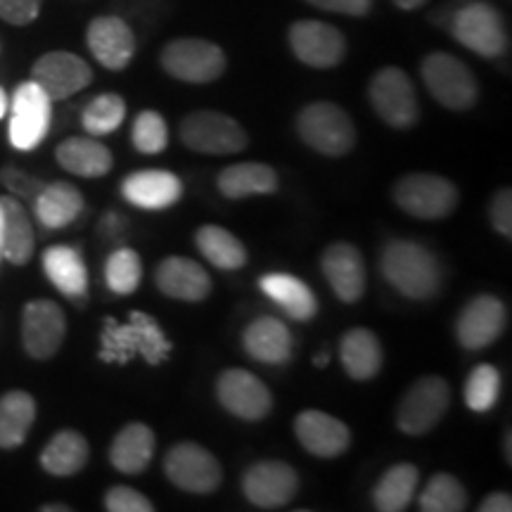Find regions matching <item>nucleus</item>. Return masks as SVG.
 Wrapping results in <instances>:
<instances>
[{
    "label": "nucleus",
    "mask_w": 512,
    "mask_h": 512,
    "mask_svg": "<svg viewBox=\"0 0 512 512\" xmlns=\"http://www.w3.org/2000/svg\"><path fill=\"white\" fill-rule=\"evenodd\" d=\"M320 268L339 302L356 304L366 294V261L358 247L349 242H332L320 256Z\"/></svg>",
    "instance_id": "obj_19"
},
{
    "label": "nucleus",
    "mask_w": 512,
    "mask_h": 512,
    "mask_svg": "<svg viewBox=\"0 0 512 512\" xmlns=\"http://www.w3.org/2000/svg\"><path fill=\"white\" fill-rule=\"evenodd\" d=\"M69 505H43L41 512H69Z\"/></svg>",
    "instance_id": "obj_51"
},
{
    "label": "nucleus",
    "mask_w": 512,
    "mask_h": 512,
    "mask_svg": "<svg viewBox=\"0 0 512 512\" xmlns=\"http://www.w3.org/2000/svg\"><path fill=\"white\" fill-rule=\"evenodd\" d=\"M306 3L325 12H337V15L349 17H366L373 8V0H306Z\"/></svg>",
    "instance_id": "obj_46"
},
{
    "label": "nucleus",
    "mask_w": 512,
    "mask_h": 512,
    "mask_svg": "<svg viewBox=\"0 0 512 512\" xmlns=\"http://www.w3.org/2000/svg\"><path fill=\"white\" fill-rule=\"evenodd\" d=\"M259 290L294 320H311L318 311V299L311 287L290 273L261 275Z\"/></svg>",
    "instance_id": "obj_27"
},
{
    "label": "nucleus",
    "mask_w": 512,
    "mask_h": 512,
    "mask_svg": "<svg viewBox=\"0 0 512 512\" xmlns=\"http://www.w3.org/2000/svg\"><path fill=\"white\" fill-rule=\"evenodd\" d=\"M451 34L460 46L489 60L501 57L508 50L505 22L491 3H467L458 8L451 19Z\"/></svg>",
    "instance_id": "obj_11"
},
{
    "label": "nucleus",
    "mask_w": 512,
    "mask_h": 512,
    "mask_svg": "<svg viewBox=\"0 0 512 512\" xmlns=\"http://www.w3.org/2000/svg\"><path fill=\"white\" fill-rule=\"evenodd\" d=\"M216 188L228 200H245L249 195H273L280 188L273 166L261 162H242L223 169Z\"/></svg>",
    "instance_id": "obj_29"
},
{
    "label": "nucleus",
    "mask_w": 512,
    "mask_h": 512,
    "mask_svg": "<svg viewBox=\"0 0 512 512\" xmlns=\"http://www.w3.org/2000/svg\"><path fill=\"white\" fill-rule=\"evenodd\" d=\"M55 157L64 171L81 178L107 176L114 166L110 147L95 138H67L57 147Z\"/></svg>",
    "instance_id": "obj_30"
},
{
    "label": "nucleus",
    "mask_w": 512,
    "mask_h": 512,
    "mask_svg": "<svg viewBox=\"0 0 512 512\" xmlns=\"http://www.w3.org/2000/svg\"><path fill=\"white\" fill-rule=\"evenodd\" d=\"M36 219L43 228L60 230L74 223L76 216L83 211V195L67 181L46 183L34 200Z\"/></svg>",
    "instance_id": "obj_31"
},
{
    "label": "nucleus",
    "mask_w": 512,
    "mask_h": 512,
    "mask_svg": "<svg viewBox=\"0 0 512 512\" xmlns=\"http://www.w3.org/2000/svg\"><path fill=\"white\" fill-rule=\"evenodd\" d=\"M8 105H10V102H8V95H5L3 88H0V119H3L5 114H8Z\"/></svg>",
    "instance_id": "obj_50"
},
{
    "label": "nucleus",
    "mask_w": 512,
    "mask_h": 512,
    "mask_svg": "<svg viewBox=\"0 0 512 512\" xmlns=\"http://www.w3.org/2000/svg\"><path fill=\"white\" fill-rule=\"evenodd\" d=\"M294 434L311 456L337 458L351 446V432L335 415L316 411H302L294 420Z\"/></svg>",
    "instance_id": "obj_20"
},
{
    "label": "nucleus",
    "mask_w": 512,
    "mask_h": 512,
    "mask_svg": "<svg viewBox=\"0 0 512 512\" xmlns=\"http://www.w3.org/2000/svg\"><path fill=\"white\" fill-rule=\"evenodd\" d=\"M31 81H36L50 100H67L93 81V69L79 55L55 50L38 57L31 69Z\"/></svg>",
    "instance_id": "obj_18"
},
{
    "label": "nucleus",
    "mask_w": 512,
    "mask_h": 512,
    "mask_svg": "<svg viewBox=\"0 0 512 512\" xmlns=\"http://www.w3.org/2000/svg\"><path fill=\"white\" fill-rule=\"evenodd\" d=\"M159 64L169 76L185 83H211L226 72V55L204 38H176L166 43Z\"/></svg>",
    "instance_id": "obj_8"
},
{
    "label": "nucleus",
    "mask_w": 512,
    "mask_h": 512,
    "mask_svg": "<svg viewBox=\"0 0 512 512\" xmlns=\"http://www.w3.org/2000/svg\"><path fill=\"white\" fill-rule=\"evenodd\" d=\"M8 138L15 150L29 152L43 143L53 119V100L36 81L19 83L12 95Z\"/></svg>",
    "instance_id": "obj_5"
},
{
    "label": "nucleus",
    "mask_w": 512,
    "mask_h": 512,
    "mask_svg": "<svg viewBox=\"0 0 512 512\" xmlns=\"http://www.w3.org/2000/svg\"><path fill=\"white\" fill-rule=\"evenodd\" d=\"M140 278H143V264L133 249L121 247L110 254L105 264V283L114 294H131L138 290Z\"/></svg>",
    "instance_id": "obj_40"
},
{
    "label": "nucleus",
    "mask_w": 512,
    "mask_h": 512,
    "mask_svg": "<svg viewBox=\"0 0 512 512\" xmlns=\"http://www.w3.org/2000/svg\"><path fill=\"white\" fill-rule=\"evenodd\" d=\"M418 508L422 512H463L467 508V491L458 477L439 472L422 489Z\"/></svg>",
    "instance_id": "obj_37"
},
{
    "label": "nucleus",
    "mask_w": 512,
    "mask_h": 512,
    "mask_svg": "<svg viewBox=\"0 0 512 512\" xmlns=\"http://www.w3.org/2000/svg\"><path fill=\"white\" fill-rule=\"evenodd\" d=\"M164 472L171 479V484L197 496L214 494L223 482L219 460L195 441H181V444L171 446V451L164 458Z\"/></svg>",
    "instance_id": "obj_12"
},
{
    "label": "nucleus",
    "mask_w": 512,
    "mask_h": 512,
    "mask_svg": "<svg viewBox=\"0 0 512 512\" xmlns=\"http://www.w3.org/2000/svg\"><path fill=\"white\" fill-rule=\"evenodd\" d=\"M422 81L432 98L444 105L446 110L465 112L472 110L479 100V83L477 76L470 72V67L456 55L432 53L420 64Z\"/></svg>",
    "instance_id": "obj_4"
},
{
    "label": "nucleus",
    "mask_w": 512,
    "mask_h": 512,
    "mask_svg": "<svg viewBox=\"0 0 512 512\" xmlns=\"http://www.w3.org/2000/svg\"><path fill=\"white\" fill-rule=\"evenodd\" d=\"M88 458H91V446L86 437L74 430H62L43 448L41 465L55 477H72L86 467Z\"/></svg>",
    "instance_id": "obj_33"
},
{
    "label": "nucleus",
    "mask_w": 512,
    "mask_h": 512,
    "mask_svg": "<svg viewBox=\"0 0 512 512\" xmlns=\"http://www.w3.org/2000/svg\"><path fill=\"white\" fill-rule=\"evenodd\" d=\"M121 195L138 209L159 211L169 209L183 197L181 178L164 169H145L126 176L121 183Z\"/></svg>",
    "instance_id": "obj_22"
},
{
    "label": "nucleus",
    "mask_w": 512,
    "mask_h": 512,
    "mask_svg": "<svg viewBox=\"0 0 512 512\" xmlns=\"http://www.w3.org/2000/svg\"><path fill=\"white\" fill-rule=\"evenodd\" d=\"M36 420L34 396L15 389L0 396V448H19Z\"/></svg>",
    "instance_id": "obj_34"
},
{
    "label": "nucleus",
    "mask_w": 512,
    "mask_h": 512,
    "mask_svg": "<svg viewBox=\"0 0 512 512\" xmlns=\"http://www.w3.org/2000/svg\"><path fill=\"white\" fill-rule=\"evenodd\" d=\"M86 41L95 60L112 72L126 69L136 55V34L121 17L93 19Z\"/></svg>",
    "instance_id": "obj_21"
},
{
    "label": "nucleus",
    "mask_w": 512,
    "mask_h": 512,
    "mask_svg": "<svg viewBox=\"0 0 512 512\" xmlns=\"http://www.w3.org/2000/svg\"><path fill=\"white\" fill-rule=\"evenodd\" d=\"M181 143L200 155H238L249 143L245 128L228 114L200 110L181 121Z\"/></svg>",
    "instance_id": "obj_6"
},
{
    "label": "nucleus",
    "mask_w": 512,
    "mask_h": 512,
    "mask_svg": "<svg viewBox=\"0 0 512 512\" xmlns=\"http://www.w3.org/2000/svg\"><path fill=\"white\" fill-rule=\"evenodd\" d=\"M394 202L415 219L437 221L458 207V188L437 174L403 176L394 185Z\"/></svg>",
    "instance_id": "obj_9"
},
{
    "label": "nucleus",
    "mask_w": 512,
    "mask_h": 512,
    "mask_svg": "<svg viewBox=\"0 0 512 512\" xmlns=\"http://www.w3.org/2000/svg\"><path fill=\"white\" fill-rule=\"evenodd\" d=\"M328 363H330V354H328V349H320L316 356H313V366L316 368H328Z\"/></svg>",
    "instance_id": "obj_49"
},
{
    "label": "nucleus",
    "mask_w": 512,
    "mask_h": 512,
    "mask_svg": "<svg viewBox=\"0 0 512 512\" xmlns=\"http://www.w3.org/2000/svg\"><path fill=\"white\" fill-rule=\"evenodd\" d=\"M242 491L247 501L261 510L285 508L297 496L299 475L283 460H261L242 477Z\"/></svg>",
    "instance_id": "obj_14"
},
{
    "label": "nucleus",
    "mask_w": 512,
    "mask_h": 512,
    "mask_svg": "<svg viewBox=\"0 0 512 512\" xmlns=\"http://www.w3.org/2000/svg\"><path fill=\"white\" fill-rule=\"evenodd\" d=\"M171 342L164 335L162 325L150 313L131 311L126 323H117L114 318L105 320L100 335V361L105 363H131L140 356L150 366H159L171 356Z\"/></svg>",
    "instance_id": "obj_2"
},
{
    "label": "nucleus",
    "mask_w": 512,
    "mask_h": 512,
    "mask_svg": "<svg viewBox=\"0 0 512 512\" xmlns=\"http://www.w3.org/2000/svg\"><path fill=\"white\" fill-rule=\"evenodd\" d=\"M384 280L403 297L425 302L437 297L444 285V266L439 256L415 240H392L380 256Z\"/></svg>",
    "instance_id": "obj_1"
},
{
    "label": "nucleus",
    "mask_w": 512,
    "mask_h": 512,
    "mask_svg": "<svg viewBox=\"0 0 512 512\" xmlns=\"http://www.w3.org/2000/svg\"><path fill=\"white\" fill-rule=\"evenodd\" d=\"M508 325V309L494 294H479L460 311L456 323V337L460 347L479 351L491 347L503 335Z\"/></svg>",
    "instance_id": "obj_17"
},
{
    "label": "nucleus",
    "mask_w": 512,
    "mask_h": 512,
    "mask_svg": "<svg viewBox=\"0 0 512 512\" xmlns=\"http://www.w3.org/2000/svg\"><path fill=\"white\" fill-rule=\"evenodd\" d=\"M465 403L470 411L489 413L501 399V373L491 363H482L472 370L470 377L465 380L463 389Z\"/></svg>",
    "instance_id": "obj_39"
},
{
    "label": "nucleus",
    "mask_w": 512,
    "mask_h": 512,
    "mask_svg": "<svg viewBox=\"0 0 512 512\" xmlns=\"http://www.w3.org/2000/svg\"><path fill=\"white\" fill-rule=\"evenodd\" d=\"M43 0H0V19L15 27H27L41 12Z\"/></svg>",
    "instance_id": "obj_44"
},
{
    "label": "nucleus",
    "mask_w": 512,
    "mask_h": 512,
    "mask_svg": "<svg viewBox=\"0 0 512 512\" xmlns=\"http://www.w3.org/2000/svg\"><path fill=\"white\" fill-rule=\"evenodd\" d=\"M195 247L221 271H238L247 264V249L233 233L221 226H202L195 233Z\"/></svg>",
    "instance_id": "obj_36"
},
{
    "label": "nucleus",
    "mask_w": 512,
    "mask_h": 512,
    "mask_svg": "<svg viewBox=\"0 0 512 512\" xmlns=\"http://www.w3.org/2000/svg\"><path fill=\"white\" fill-rule=\"evenodd\" d=\"M67 335L64 311L50 299H34L22 311V344L36 361H48L60 351Z\"/></svg>",
    "instance_id": "obj_15"
},
{
    "label": "nucleus",
    "mask_w": 512,
    "mask_h": 512,
    "mask_svg": "<svg viewBox=\"0 0 512 512\" xmlns=\"http://www.w3.org/2000/svg\"><path fill=\"white\" fill-rule=\"evenodd\" d=\"M489 216H491V226H494L501 235H505V238H510L512 235V192H510V188H503L496 192L494 202H491Z\"/></svg>",
    "instance_id": "obj_45"
},
{
    "label": "nucleus",
    "mask_w": 512,
    "mask_h": 512,
    "mask_svg": "<svg viewBox=\"0 0 512 512\" xmlns=\"http://www.w3.org/2000/svg\"><path fill=\"white\" fill-rule=\"evenodd\" d=\"M242 347L254 361L264 366H287L292 361V332L283 320L261 316L252 320L242 332Z\"/></svg>",
    "instance_id": "obj_24"
},
{
    "label": "nucleus",
    "mask_w": 512,
    "mask_h": 512,
    "mask_svg": "<svg viewBox=\"0 0 512 512\" xmlns=\"http://www.w3.org/2000/svg\"><path fill=\"white\" fill-rule=\"evenodd\" d=\"M339 358H342L344 373L351 380L366 382L377 377L384 363V351L380 339L373 330L354 328L342 337L339 344Z\"/></svg>",
    "instance_id": "obj_26"
},
{
    "label": "nucleus",
    "mask_w": 512,
    "mask_h": 512,
    "mask_svg": "<svg viewBox=\"0 0 512 512\" xmlns=\"http://www.w3.org/2000/svg\"><path fill=\"white\" fill-rule=\"evenodd\" d=\"M43 271L48 280L69 299H81L88 294V268L76 247L53 245L43 252Z\"/></svg>",
    "instance_id": "obj_28"
},
{
    "label": "nucleus",
    "mask_w": 512,
    "mask_h": 512,
    "mask_svg": "<svg viewBox=\"0 0 512 512\" xmlns=\"http://www.w3.org/2000/svg\"><path fill=\"white\" fill-rule=\"evenodd\" d=\"M290 48L313 69H332L347 55V38L332 24L302 19L290 27Z\"/></svg>",
    "instance_id": "obj_16"
},
{
    "label": "nucleus",
    "mask_w": 512,
    "mask_h": 512,
    "mask_svg": "<svg viewBox=\"0 0 512 512\" xmlns=\"http://www.w3.org/2000/svg\"><path fill=\"white\" fill-rule=\"evenodd\" d=\"M216 399L230 415L245 420H264L273 408L271 389L245 368H226L216 380Z\"/></svg>",
    "instance_id": "obj_13"
},
{
    "label": "nucleus",
    "mask_w": 512,
    "mask_h": 512,
    "mask_svg": "<svg viewBox=\"0 0 512 512\" xmlns=\"http://www.w3.org/2000/svg\"><path fill=\"white\" fill-rule=\"evenodd\" d=\"M392 3L396 5V8H401V10H420L422 5H427V0H392Z\"/></svg>",
    "instance_id": "obj_48"
},
{
    "label": "nucleus",
    "mask_w": 512,
    "mask_h": 512,
    "mask_svg": "<svg viewBox=\"0 0 512 512\" xmlns=\"http://www.w3.org/2000/svg\"><path fill=\"white\" fill-rule=\"evenodd\" d=\"M0 211H3V259L10 264L24 266L34 256L36 235L27 209L12 195L0 197Z\"/></svg>",
    "instance_id": "obj_32"
},
{
    "label": "nucleus",
    "mask_w": 512,
    "mask_h": 512,
    "mask_svg": "<svg viewBox=\"0 0 512 512\" xmlns=\"http://www.w3.org/2000/svg\"><path fill=\"white\" fill-rule=\"evenodd\" d=\"M297 133L325 157H344L356 145V126L335 102H311L297 117Z\"/></svg>",
    "instance_id": "obj_3"
},
{
    "label": "nucleus",
    "mask_w": 512,
    "mask_h": 512,
    "mask_svg": "<svg viewBox=\"0 0 512 512\" xmlns=\"http://www.w3.org/2000/svg\"><path fill=\"white\" fill-rule=\"evenodd\" d=\"M373 110L392 128H411L420 119V102L413 81L399 67H384L373 76L368 88Z\"/></svg>",
    "instance_id": "obj_10"
},
{
    "label": "nucleus",
    "mask_w": 512,
    "mask_h": 512,
    "mask_svg": "<svg viewBox=\"0 0 512 512\" xmlns=\"http://www.w3.org/2000/svg\"><path fill=\"white\" fill-rule=\"evenodd\" d=\"M479 512H510L512 510V498L503 491H494V494L484 496L479 503Z\"/></svg>",
    "instance_id": "obj_47"
},
{
    "label": "nucleus",
    "mask_w": 512,
    "mask_h": 512,
    "mask_svg": "<svg viewBox=\"0 0 512 512\" xmlns=\"http://www.w3.org/2000/svg\"><path fill=\"white\" fill-rule=\"evenodd\" d=\"M157 290L181 302H204L211 294V278L197 261L166 256L155 271Z\"/></svg>",
    "instance_id": "obj_23"
},
{
    "label": "nucleus",
    "mask_w": 512,
    "mask_h": 512,
    "mask_svg": "<svg viewBox=\"0 0 512 512\" xmlns=\"http://www.w3.org/2000/svg\"><path fill=\"white\" fill-rule=\"evenodd\" d=\"M0 259H3V211H0Z\"/></svg>",
    "instance_id": "obj_52"
},
{
    "label": "nucleus",
    "mask_w": 512,
    "mask_h": 512,
    "mask_svg": "<svg viewBox=\"0 0 512 512\" xmlns=\"http://www.w3.org/2000/svg\"><path fill=\"white\" fill-rule=\"evenodd\" d=\"M126 119V102L117 93H105L93 98L81 114V124L88 136H110Z\"/></svg>",
    "instance_id": "obj_38"
},
{
    "label": "nucleus",
    "mask_w": 512,
    "mask_h": 512,
    "mask_svg": "<svg viewBox=\"0 0 512 512\" xmlns=\"http://www.w3.org/2000/svg\"><path fill=\"white\" fill-rule=\"evenodd\" d=\"M133 147L140 155H159L169 145V126L166 119L155 110L140 112L136 121H133Z\"/></svg>",
    "instance_id": "obj_41"
},
{
    "label": "nucleus",
    "mask_w": 512,
    "mask_h": 512,
    "mask_svg": "<svg viewBox=\"0 0 512 512\" xmlns=\"http://www.w3.org/2000/svg\"><path fill=\"white\" fill-rule=\"evenodd\" d=\"M155 432L145 422H128L121 427L110 446V460L124 475H140L147 470L155 456Z\"/></svg>",
    "instance_id": "obj_25"
},
{
    "label": "nucleus",
    "mask_w": 512,
    "mask_h": 512,
    "mask_svg": "<svg viewBox=\"0 0 512 512\" xmlns=\"http://www.w3.org/2000/svg\"><path fill=\"white\" fill-rule=\"evenodd\" d=\"M448 406H451V387H448L444 377H420L403 394L399 411H396V425L403 434L422 437V434L432 432L439 425Z\"/></svg>",
    "instance_id": "obj_7"
},
{
    "label": "nucleus",
    "mask_w": 512,
    "mask_h": 512,
    "mask_svg": "<svg viewBox=\"0 0 512 512\" xmlns=\"http://www.w3.org/2000/svg\"><path fill=\"white\" fill-rule=\"evenodd\" d=\"M505 458L512 460V456H510V432L505 434Z\"/></svg>",
    "instance_id": "obj_53"
},
{
    "label": "nucleus",
    "mask_w": 512,
    "mask_h": 512,
    "mask_svg": "<svg viewBox=\"0 0 512 512\" xmlns=\"http://www.w3.org/2000/svg\"><path fill=\"white\" fill-rule=\"evenodd\" d=\"M105 508L110 512H152L155 505L131 486H112L105 494Z\"/></svg>",
    "instance_id": "obj_42"
},
{
    "label": "nucleus",
    "mask_w": 512,
    "mask_h": 512,
    "mask_svg": "<svg viewBox=\"0 0 512 512\" xmlns=\"http://www.w3.org/2000/svg\"><path fill=\"white\" fill-rule=\"evenodd\" d=\"M0 183L10 190L12 197H22V200H36L38 192L43 190L41 178L27 174V171L17 169V166H5L0 169Z\"/></svg>",
    "instance_id": "obj_43"
},
{
    "label": "nucleus",
    "mask_w": 512,
    "mask_h": 512,
    "mask_svg": "<svg viewBox=\"0 0 512 512\" xmlns=\"http://www.w3.org/2000/svg\"><path fill=\"white\" fill-rule=\"evenodd\" d=\"M420 482L418 467L411 463H399L384 472L373 489V503L380 512H401L411 505L415 486Z\"/></svg>",
    "instance_id": "obj_35"
}]
</instances>
